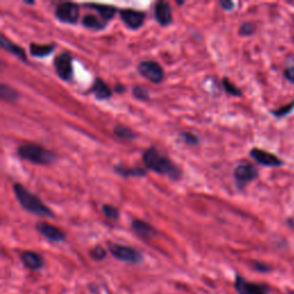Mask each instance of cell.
<instances>
[{"label":"cell","mask_w":294,"mask_h":294,"mask_svg":"<svg viewBox=\"0 0 294 294\" xmlns=\"http://www.w3.org/2000/svg\"><path fill=\"white\" fill-rule=\"evenodd\" d=\"M143 162L146 169L154 171L156 174L167 176L171 180H179L182 178L183 172L180 168L176 166L167 155L162 154L155 147H150L144 152Z\"/></svg>","instance_id":"6da1fadb"},{"label":"cell","mask_w":294,"mask_h":294,"mask_svg":"<svg viewBox=\"0 0 294 294\" xmlns=\"http://www.w3.org/2000/svg\"><path fill=\"white\" fill-rule=\"evenodd\" d=\"M13 190L18 202L21 205L22 208L28 211V213L44 218L54 217V213L52 209L49 208V207L42 201L41 198L37 197L36 194L31 193V192L27 189V187L23 186L22 184H14Z\"/></svg>","instance_id":"7a4b0ae2"},{"label":"cell","mask_w":294,"mask_h":294,"mask_svg":"<svg viewBox=\"0 0 294 294\" xmlns=\"http://www.w3.org/2000/svg\"><path fill=\"white\" fill-rule=\"evenodd\" d=\"M17 152L21 159L35 164H42V166H49L56 162L57 160L56 153L36 144L21 145L18 147Z\"/></svg>","instance_id":"3957f363"},{"label":"cell","mask_w":294,"mask_h":294,"mask_svg":"<svg viewBox=\"0 0 294 294\" xmlns=\"http://www.w3.org/2000/svg\"><path fill=\"white\" fill-rule=\"evenodd\" d=\"M108 249L115 258L120 261L127 262V263L138 264L144 258L143 254L131 246L116 244V242H109Z\"/></svg>","instance_id":"277c9868"},{"label":"cell","mask_w":294,"mask_h":294,"mask_svg":"<svg viewBox=\"0 0 294 294\" xmlns=\"http://www.w3.org/2000/svg\"><path fill=\"white\" fill-rule=\"evenodd\" d=\"M54 15L58 21L67 25H75L80 18V6L72 2L59 3L54 11Z\"/></svg>","instance_id":"5b68a950"},{"label":"cell","mask_w":294,"mask_h":294,"mask_svg":"<svg viewBox=\"0 0 294 294\" xmlns=\"http://www.w3.org/2000/svg\"><path fill=\"white\" fill-rule=\"evenodd\" d=\"M138 72L144 78L154 84H159L164 80V70L159 62L145 60L139 62Z\"/></svg>","instance_id":"8992f818"},{"label":"cell","mask_w":294,"mask_h":294,"mask_svg":"<svg viewBox=\"0 0 294 294\" xmlns=\"http://www.w3.org/2000/svg\"><path fill=\"white\" fill-rule=\"evenodd\" d=\"M54 69L62 81L70 82L74 75L73 57L69 52H62L54 59Z\"/></svg>","instance_id":"52a82bcc"},{"label":"cell","mask_w":294,"mask_h":294,"mask_svg":"<svg viewBox=\"0 0 294 294\" xmlns=\"http://www.w3.org/2000/svg\"><path fill=\"white\" fill-rule=\"evenodd\" d=\"M234 179L238 186L244 187L247 184L253 182L258 177L257 168L252 163H241L236 167L233 171Z\"/></svg>","instance_id":"ba28073f"},{"label":"cell","mask_w":294,"mask_h":294,"mask_svg":"<svg viewBox=\"0 0 294 294\" xmlns=\"http://www.w3.org/2000/svg\"><path fill=\"white\" fill-rule=\"evenodd\" d=\"M249 155L255 160L257 163L262 164L264 167H280L283 166V161L278 158L277 155L272 154V153L266 152L261 148L254 147L249 151Z\"/></svg>","instance_id":"9c48e42d"},{"label":"cell","mask_w":294,"mask_h":294,"mask_svg":"<svg viewBox=\"0 0 294 294\" xmlns=\"http://www.w3.org/2000/svg\"><path fill=\"white\" fill-rule=\"evenodd\" d=\"M120 17L129 29H139L145 22V13L132 9H124L120 11Z\"/></svg>","instance_id":"30bf717a"},{"label":"cell","mask_w":294,"mask_h":294,"mask_svg":"<svg viewBox=\"0 0 294 294\" xmlns=\"http://www.w3.org/2000/svg\"><path fill=\"white\" fill-rule=\"evenodd\" d=\"M36 230L38 231L42 236H44L46 239H49L50 241L53 242H62L66 240V234L65 232L54 226L50 224L48 222H38L36 224Z\"/></svg>","instance_id":"8fae6325"},{"label":"cell","mask_w":294,"mask_h":294,"mask_svg":"<svg viewBox=\"0 0 294 294\" xmlns=\"http://www.w3.org/2000/svg\"><path fill=\"white\" fill-rule=\"evenodd\" d=\"M234 288L239 294H266L268 291L262 285L250 283L246 280L244 277L237 276L234 280Z\"/></svg>","instance_id":"7c38bea8"},{"label":"cell","mask_w":294,"mask_h":294,"mask_svg":"<svg viewBox=\"0 0 294 294\" xmlns=\"http://www.w3.org/2000/svg\"><path fill=\"white\" fill-rule=\"evenodd\" d=\"M154 18L160 26L167 27L172 23V10L167 2H158L154 6Z\"/></svg>","instance_id":"4fadbf2b"},{"label":"cell","mask_w":294,"mask_h":294,"mask_svg":"<svg viewBox=\"0 0 294 294\" xmlns=\"http://www.w3.org/2000/svg\"><path fill=\"white\" fill-rule=\"evenodd\" d=\"M21 261L26 268L34 270V271L43 269L45 265L44 257L39 253L34 252V250H25V252H22Z\"/></svg>","instance_id":"5bb4252c"},{"label":"cell","mask_w":294,"mask_h":294,"mask_svg":"<svg viewBox=\"0 0 294 294\" xmlns=\"http://www.w3.org/2000/svg\"><path fill=\"white\" fill-rule=\"evenodd\" d=\"M131 228L135 231L136 234H138L143 239H152L155 238L158 234V231L150 224V223L143 221V219H133L131 223Z\"/></svg>","instance_id":"9a60e30c"},{"label":"cell","mask_w":294,"mask_h":294,"mask_svg":"<svg viewBox=\"0 0 294 294\" xmlns=\"http://www.w3.org/2000/svg\"><path fill=\"white\" fill-rule=\"evenodd\" d=\"M0 45H2V48L4 50H6L7 52H10L13 54V56L19 58L20 60L25 62V64H28V58H27L26 51L23 50L20 45L14 44L13 42L10 41L5 35H2V36H0Z\"/></svg>","instance_id":"2e32d148"},{"label":"cell","mask_w":294,"mask_h":294,"mask_svg":"<svg viewBox=\"0 0 294 294\" xmlns=\"http://www.w3.org/2000/svg\"><path fill=\"white\" fill-rule=\"evenodd\" d=\"M90 92H91L98 100H107L113 95L112 89L109 88L103 78H99V77L96 78L95 82H93L92 88L91 90H90Z\"/></svg>","instance_id":"e0dca14e"},{"label":"cell","mask_w":294,"mask_h":294,"mask_svg":"<svg viewBox=\"0 0 294 294\" xmlns=\"http://www.w3.org/2000/svg\"><path fill=\"white\" fill-rule=\"evenodd\" d=\"M86 7H90L93 11H96L99 13L101 19L104 20L105 22H108L109 20H112L115 17L116 14V7L114 6H108V5H103V4H96V3H89L84 4Z\"/></svg>","instance_id":"ac0fdd59"},{"label":"cell","mask_w":294,"mask_h":294,"mask_svg":"<svg viewBox=\"0 0 294 294\" xmlns=\"http://www.w3.org/2000/svg\"><path fill=\"white\" fill-rule=\"evenodd\" d=\"M114 171L122 177H145L147 175V170L144 169V168H127L122 164H116L114 167Z\"/></svg>","instance_id":"d6986e66"},{"label":"cell","mask_w":294,"mask_h":294,"mask_svg":"<svg viewBox=\"0 0 294 294\" xmlns=\"http://www.w3.org/2000/svg\"><path fill=\"white\" fill-rule=\"evenodd\" d=\"M56 50V44H36L31 43L29 46V53L36 58H45L53 53Z\"/></svg>","instance_id":"ffe728a7"},{"label":"cell","mask_w":294,"mask_h":294,"mask_svg":"<svg viewBox=\"0 0 294 294\" xmlns=\"http://www.w3.org/2000/svg\"><path fill=\"white\" fill-rule=\"evenodd\" d=\"M82 25L88 29L103 30L106 28V26H107V22H105L103 19L95 17V15L86 14L83 17V20H82Z\"/></svg>","instance_id":"44dd1931"},{"label":"cell","mask_w":294,"mask_h":294,"mask_svg":"<svg viewBox=\"0 0 294 294\" xmlns=\"http://www.w3.org/2000/svg\"><path fill=\"white\" fill-rule=\"evenodd\" d=\"M0 96H2V99L5 101H9V103H13V101H17L20 97V93L11 88L10 85L5 83L0 84Z\"/></svg>","instance_id":"7402d4cb"},{"label":"cell","mask_w":294,"mask_h":294,"mask_svg":"<svg viewBox=\"0 0 294 294\" xmlns=\"http://www.w3.org/2000/svg\"><path fill=\"white\" fill-rule=\"evenodd\" d=\"M114 135L119 138H122L125 140H133L137 138V133L132 130V129L125 127V125H116L114 128Z\"/></svg>","instance_id":"603a6c76"},{"label":"cell","mask_w":294,"mask_h":294,"mask_svg":"<svg viewBox=\"0 0 294 294\" xmlns=\"http://www.w3.org/2000/svg\"><path fill=\"white\" fill-rule=\"evenodd\" d=\"M178 137L187 146H197V145L200 144L199 137L191 131H180L178 133Z\"/></svg>","instance_id":"cb8c5ba5"},{"label":"cell","mask_w":294,"mask_h":294,"mask_svg":"<svg viewBox=\"0 0 294 294\" xmlns=\"http://www.w3.org/2000/svg\"><path fill=\"white\" fill-rule=\"evenodd\" d=\"M101 211H103L105 216L108 219H111V221H117L120 217V210L113 205H107V203H105V205L101 206Z\"/></svg>","instance_id":"d4e9b609"},{"label":"cell","mask_w":294,"mask_h":294,"mask_svg":"<svg viewBox=\"0 0 294 294\" xmlns=\"http://www.w3.org/2000/svg\"><path fill=\"white\" fill-rule=\"evenodd\" d=\"M222 84H223V88H224V90H225V92L228 93V95L233 96V97H241L242 96L241 90L239 89L238 86L234 85L232 82L229 81L226 77H224L222 80Z\"/></svg>","instance_id":"484cf974"},{"label":"cell","mask_w":294,"mask_h":294,"mask_svg":"<svg viewBox=\"0 0 294 294\" xmlns=\"http://www.w3.org/2000/svg\"><path fill=\"white\" fill-rule=\"evenodd\" d=\"M90 255L95 261H103L107 256V252L103 246H96L90 250Z\"/></svg>","instance_id":"4316f807"},{"label":"cell","mask_w":294,"mask_h":294,"mask_svg":"<svg viewBox=\"0 0 294 294\" xmlns=\"http://www.w3.org/2000/svg\"><path fill=\"white\" fill-rule=\"evenodd\" d=\"M132 95L138 100H142V101L150 100V93H148L146 89L142 88V86H133Z\"/></svg>","instance_id":"83f0119b"},{"label":"cell","mask_w":294,"mask_h":294,"mask_svg":"<svg viewBox=\"0 0 294 294\" xmlns=\"http://www.w3.org/2000/svg\"><path fill=\"white\" fill-rule=\"evenodd\" d=\"M256 27L252 22H244L239 28V35L240 36H252L255 33Z\"/></svg>","instance_id":"f1b7e54d"},{"label":"cell","mask_w":294,"mask_h":294,"mask_svg":"<svg viewBox=\"0 0 294 294\" xmlns=\"http://www.w3.org/2000/svg\"><path fill=\"white\" fill-rule=\"evenodd\" d=\"M293 109H294V100L292 101V103L283 106V107L275 109V111H272L271 113L272 115H275L276 117H284L286 115H288L289 113H292Z\"/></svg>","instance_id":"f546056e"},{"label":"cell","mask_w":294,"mask_h":294,"mask_svg":"<svg viewBox=\"0 0 294 294\" xmlns=\"http://www.w3.org/2000/svg\"><path fill=\"white\" fill-rule=\"evenodd\" d=\"M284 76L286 77V80L294 84V66L287 67V68L284 70Z\"/></svg>","instance_id":"4dcf8cb0"},{"label":"cell","mask_w":294,"mask_h":294,"mask_svg":"<svg viewBox=\"0 0 294 294\" xmlns=\"http://www.w3.org/2000/svg\"><path fill=\"white\" fill-rule=\"evenodd\" d=\"M253 266H254V269L257 270V271H260V272L270 271V266L264 264V263H261V262H254Z\"/></svg>","instance_id":"1f68e13d"},{"label":"cell","mask_w":294,"mask_h":294,"mask_svg":"<svg viewBox=\"0 0 294 294\" xmlns=\"http://www.w3.org/2000/svg\"><path fill=\"white\" fill-rule=\"evenodd\" d=\"M219 5L224 11H231L234 7V4L230 0H222V2H219Z\"/></svg>","instance_id":"d6a6232c"},{"label":"cell","mask_w":294,"mask_h":294,"mask_svg":"<svg viewBox=\"0 0 294 294\" xmlns=\"http://www.w3.org/2000/svg\"><path fill=\"white\" fill-rule=\"evenodd\" d=\"M124 90H125V86L123 84L120 83V84H116L115 85V92H117V93H123Z\"/></svg>","instance_id":"836d02e7"},{"label":"cell","mask_w":294,"mask_h":294,"mask_svg":"<svg viewBox=\"0 0 294 294\" xmlns=\"http://www.w3.org/2000/svg\"><path fill=\"white\" fill-rule=\"evenodd\" d=\"M25 4H27V5H35V4H36V3H35V2H29V0H26Z\"/></svg>","instance_id":"e575fe53"},{"label":"cell","mask_w":294,"mask_h":294,"mask_svg":"<svg viewBox=\"0 0 294 294\" xmlns=\"http://www.w3.org/2000/svg\"><path fill=\"white\" fill-rule=\"evenodd\" d=\"M185 4V2H177V5H184Z\"/></svg>","instance_id":"d590c367"},{"label":"cell","mask_w":294,"mask_h":294,"mask_svg":"<svg viewBox=\"0 0 294 294\" xmlns=\"http://www.w3.org/2000/svg\"><path fill=\"white\" fill-rule=\"evenodd\" d=\"M291 294H294V293H291Z\"/></svg>","instance_id":"8d00e7d4"}]
</instances>
